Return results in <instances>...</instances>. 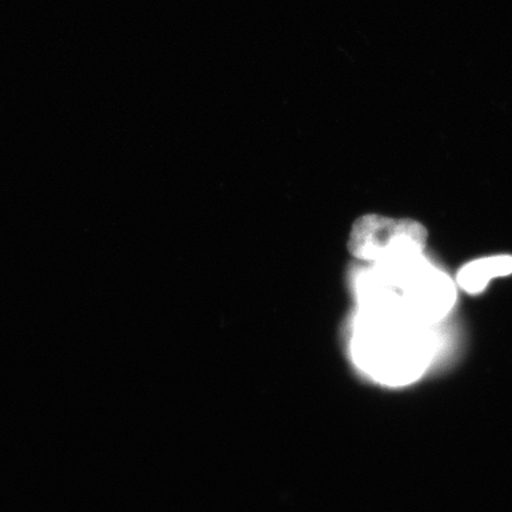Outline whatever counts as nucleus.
<instances>
[{"mask_svg":"<svg viewBox=\"0 0 512 512\" xmlns=\"http://www.w3.org/2000/svg\"><path fill=\"white\" fill-rule=\"evenodd\" d=\"M348 343L357 369L387 387L419 380L437 355L433 326L416 322L401 309H358Z\"/></svg>","mask_w":512,"mask_h":512,"instance_id":"nucleus-1","label":"nucleus"},{"mask_svg":"<svg viewBox=\"0 0 512 512\" xmlns=\"http://www.w3.org/2000/svg\"><path fill=\"white\" fill-rule=\"evenodd\" d=\"M427 235L426 228L414 220L368 215L352 229L350 249L358 259L390 264L424 254Z\"/></svg>","mask_w":512,"mask_h":512,"instance_id":"nucleus-2","label":"nucleus"},{"mask_svg":"<svg viewBox=\"0 0 512 512\" xmlns=\"http://www.w3.org/2000/svg\"><path fill=\"white\" fill-rule=\"evenodd\" d=\"M403 310L416 322L434 326L453 309L456 284L426 258L415 265L395 285Z\"/></svg>","mask_w":512,"mask_h":512,"instance_id":"nucleus-3","label":"nucleus"},{"mask_svg":"<svg viewBox=\"0 0 512 512\" xmlns=\"http://www.w3.org/2000/svg\"><path fill=\"white\" fill-rule=\"evenodd\" d=\"M512 274V256L497 255L466 264L458 272L457 284L470 294H478L488 287L492 279Z\"/></svg>","mask_w":512,"mask_h":512,"instance_id":"nucleus-4","label":"nucleus"}]
</instances>
